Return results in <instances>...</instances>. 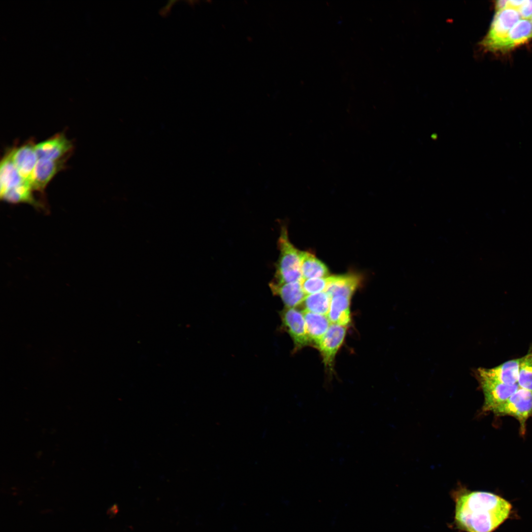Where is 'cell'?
<instances>
[{
	"mask_svg": "<svg viewBox=\"0 0 532 532\" xmlns=\"http://www.w3.org/2000/svg\"><path fill=\"white\" fill-rule=\"evenodd\" d=\"M530 20H530V21H531V23H532V17H531V19H530Z\"/></svg>",
	"mask_w": 532,
	"mask_h": 532,
	"instance_id": "26",
	"label": "cell"
},
{
	"mask_svg": "<svg viewBox=\"0 0 532 532\" xmlns=\"http://www.w3.org/2000/svg\"><path fill=\"white\" fill-rule=\"evenodd\" d=\"M35 145L33 141L30 140L19 147L12 149L13 163L22 178L29 182L38 161Z\"/></svg>",
	"mask_w": 532,
	"mask_h": 532,
	"instance_id": "11",
	"label": "cell"
},
{
	"mask_svg": "<svg viewBox=\"0 0 532 532\" xmlns=\"http://www.w3.org/2000/svg\"><path fill=\"white\" fill-rule=\"evenodd\" d=\"M455 522L466 532H492L509 517L512 505L491 492L458 493L455 498Z\"/></svg>",
	"mask_w": 532,
	"mask_h": 532,
	"instance_id": "1",
	"label": "cell"
},
{
	"mask_svg": "<svg viewBox=\"0 0 532 532\" xmlns=\"http://www.w3.org/2000/svg\"><path fill=\"white\" fill-rule=\"evenodd\" d=\"M351 298L343 296L331 298L329 312L327 315L331 324L347 327L351 322Z\"/></svg>",
	"mask_w": 532,
	"mask_h": 532,
	"instance_id": "17",
	"label": "cell"
},
{
	"mask_svg": "<svg viewBox=\"0 0 532 532\" xmlns=\"http://www.w3.org/2000/svg\"><path fill=\"white\" fill-rule=\"evenodd\" d=\"M331 300L330 296L324 291L307 295L302 304L304 307L303 310L327 316Z\"/></svg>",
	"mask_w": 532,
	"mask_h": 532,
	"instance_id": "20",
	"label": "cell"
},
{
	"mask_svg": "<svg viewBox=\"0 0 532 532\" xmlns=\"http://www.w3.org/2000/svg\"><path fill=\"white\" fill-rule=\"evenodd\" d=\"M362 278L354 273L329 276V282L325 292L332 298L343 296L351 298L362 283Z\"/></svg>",
	"mask_w": 532,
	"mask_h": 532,
	"instance_id": "12",
	"label": "cell"
},
{
	"mask_svg": "<svg viewBox=\"0 0 532 532\" xmlns=\"http://www.w3.org/2000/svg\"><path fill=\"white\" fill-rule=\"evenodd\" d=\"M72 148L71 142L60 133L36 144L35 149L38 160H58L67 158Z\"/></svg>",
	"mask_w": 532,
	"mask_h": 532,
	"instance_id": "10",
	"label": "cell"
},
{
	"mask_svg": "<svg viewBox=\"0 0 532 532\" xmlns=\"http://www.w3.org/2000/svg\"><path fill=\"white\" fill-rule=\"evenodd\" d=\"M519 359L507 361L491 368H479L477 379H484L507 385L518 384Z\"/></svg>",
	"mask_w": 532,
	"mask_h": 532,
	"instance_id": "8",
	"label": "cell"
},
{
	"mask_svg": "<svg viewBox=\"0 0 532 532\" xmlns=\"http://www.w3.org/2000/svg\"><path fill=\"white\" fill-rule=\"evenodd\" d=\"M269 287L274 295L280 297L286 307L298 306L307 296L302 289L301 281L281 284L272 281Z\"/></svg>",
	"mask_w": 532,
	"mask_h": 532,
	"instance_id": "13",
	"label": "cell"
},
{
	"mask_svg": "<svg viewBox=\"0 0 532 532\" xmlns=\"http://www.w3.org/2000/svg\"><path fill=\"white\" fill-rule=\"evenodd\" d=\"M518 12L522 19L530 20L532 16V0H526Z\"/></svg>",
	"mask_w": 532,
	"mask_h": 532,
	"instance_id": "23",
	"label": "cell"
},
{
	"mask_svg": "<svg viewBox=\"0 0 532 532\" xmlns=\"http://www.w3.org/2000/svg\"><path fill=\"white\" fill-rule=\"evenodd\" d=\"M484 396V411L492 412L504 403L519 388L484 379H478Z\"/></svg>",
	"mask_w": 532,
	"mask_h": 532,
	"instance_id": "7",
	"label": "cell"
},
{
	"mask_svg": "<svg viewBox=\"0 0 532 532\" xmlns=\"http://www.w3.org/2000/svg\"><path fill=\"white\" fill-rule=\"evenodd\" d=\"M278 244L280 253L276 264L275 280L273 281L281 284L301 281V251L291 243L284 227L281 229Z\"/></svg>",
	"mask_w": 532,
	"mask_h": 532,
	"instance_id": "2",
	"label": "cell"
},
{
	"mask_svg": "<svg viewBox=\"0 0 532 532\" xmlns=\"http://www.w3.org/2000/svg\"><path fill=\"white\" fill-rule=\"evenodd\" d=\"M300 269L302 279L330 276L327 266L312 253L307 251H301Z\"/></svg>",
	"mask_w": 532,
	"mask_h": 532,
	"instance_id": "18",
	"label": "cell"
},
{
	"mask_svg": "<svg viewBox=\"0 0 532 532\" xmlns=\"http://www.w3.org/2000/svg\"><path fill=\"white\" fill-rule=\"evenodd\" d=\"M347 328L338 324H331L316 348L322 357L325 367L333 371L335 356L345 337Z\"/></svg>",
	"mask_w": 532,
	"mask_h": 532,
	"instance_id": "6",
	"label": "cell"
},
{
	"mask_svg": "<svg viewBox=\"0 0 532 532\" xmlns=\"http://www.w3.org/2000/svg\"><path fill=\"white\" fill-rule=\"evenodd\" d=\"M66 158L58 160L38 159L29 181L33 191H43L54 176L64 168Z\"/></svg>",
	"mask_w": 532,
	"mask_h": 532,
	"instance_id": "9",
	"label": "cell"
},
{
	"mask_svg": "<svg viewBox=\"0 0 532 532\" xmlns=\"http://www.w3.org/2000/svg\"><path fill=\"white\" fill-rule=\"evenodd\" d=\"M492 412L497 416H511L520 423V432L524 434L526 422L532 415V392L519 388L504 403Z\"/></svg>",
	"mask_w": 532,
	"mask_h": 532,
	"instance_id": "4",
	"label": "cell"
},
{
	"mask_svg": "<svg viewBox=\"0 0 532 532\" xmlns=\"http://www.w3.org/2000/svg\"><path fill=\"white\" fill-rule=\"evenodd\" d=\"M518 385L521 388L532 392V350L519 358Z\"/></svg>",
	"mask_w": 532,
	"mask_h": 532,
	"instance_id": "21",
	"label": "cell"
},
{
	"mask_svg": "<svg viewBox=\"0 0 532 532\" xmlns=\"http://www.w3.org/2000/svg\"><path fill=\"white\" fill-rule=\"evenodd\" d=\"M508 0H499L496 1L495 9L496 12L501 11L507 8Z\"/></svg>",
	"mask_w": 532,
	"mask_h": 532,
	"instance_id": "25",
	"label": "cell"
},
{
	"mask_svg": "<svg viewBox=\"0 0 532 532\" xmlns=\"http://www.w3.org/2000/svg\"><path fill=\"white\" fill-rule=\"evenodd\" d=\"M532 38V24L530 20L521 19L509 31L499 46L498 52L505 53L528 42Z\"/></svg>",
	"mask_w": 532,
	"mask_h": 532,
	"instance_id": "14",
	"label": "cell"
},
{
	"mask_svg": "<svg viewBox=\"0 0 532 532\" xmlns=\"http://www.w3.org/2000/svg\"><path fill=\"white\" fill-rule=\"evenodd\" d=\"M30 183L24 181L19 185L13 187L0 195L1 200L11 203H27L35 207L40 206L33 194Z\"/></svg>",
	"mask_w": 532,
	"mask_h": 532,
	"instance_id": "19",
	"label": "cell"
},
{
	"mask_svg": "<svg viewBox=\"0 0 532 532\" xmlns=\"http://www.w3.org/2000/svg\"><path fill=\"white\" fill-rule=\"evenodd\" d=\"M282 325L292 339L294 351L311 345L308 338L302 311L296 307H286L280 312Z\"/></svg>",
	"mask_w": 532,
	"mask_h": 532,
	"instance_id": "5",
	"label": "cell"
},
{
	"mask_svg": "<svg viewBox=\"0 0 532 532\" xmlns=\"http://www.w3.org/2000/svg\"><path fill=\"white\" fill-rule=\"evenodd\" d=\"M526 0H508L507 8L518 10L525 2Z\"/></svg>",
	"mask_w": 532,
	"mask_h": 532,
	"instance_id": "24",
	"label": "cell"
},
{
	"mask_svg": "<svg viewBox=\"0 0 532 532\" xmlns=\"http://www.w3.org/2000/svg\"><path fill=\"white\" fill-rule=\"evenodd\" d=\"M306 330L312 345H317L328 330L331 323L326 315L303 310Z\"/></svg>",
	"mask_w": 532,
	"mask_h": 532,
	"instance_id": "15",
	"label": "cell"
},
{
	"mask_svg": "<svg viewBox=\"0 0 532 532\" xmlns=\"http://www.w3.org/2000/svg\"><path fill=\"white\" fill-rule=\"evenodd\" d=\"M0 166V195L25 181L22 178L13 163L12 149L4 156Z\"/></svg>",
	"mask_w": 532,
	"mask_h": 532,
	"instance_id": "16",
	"label": "cell"
},
{
	"mask_svg": "<svg viewBox=\"0 0 532 532\" xmlns=\"http://www.w3.org/2000/svg\"><path fill=\"white\" fill-rule=\"evenodd\" d=\"M517 10L506 8L496 12L487 34L481 41L486 51L498 52V49L514 25L520 20Z\"/></svg>",
	"mask_w": 532,
	"mask_h": 532,
	"instance_id": "3",
	"label": "cell"
},
{
	"mask_svg": "<svg viewBox=\"0 0 532 532\" xmlns=\"http://www.w3.org/2000/svg\"><path fill=\"white\" fill-rule=\"evenodd\" d=\"M329 276L302 279L301 285L303 291L306 295L325 291L329 282Z\"/></svg>",
	"mask_w": 532,
	"mask_h": 532,
	"instance_id": "22",
	"label": "cell"
}]
</instances>
